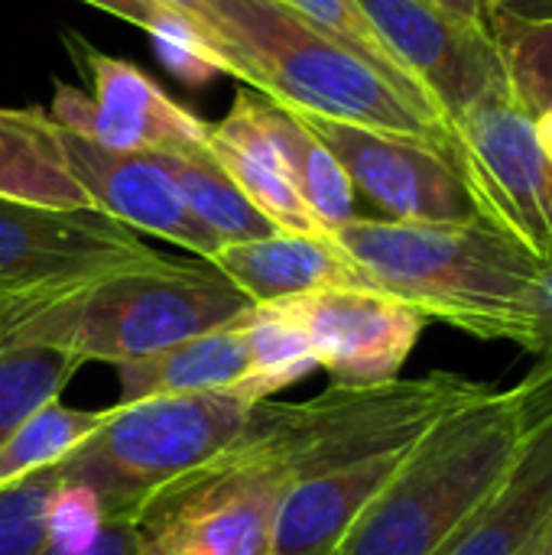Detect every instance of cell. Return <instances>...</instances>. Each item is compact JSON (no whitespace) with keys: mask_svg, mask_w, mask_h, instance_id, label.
Listing matches in <instances>:
<instances>
[{"mask_svg":"<svg viewBox=\"0 0 552 555\" xmlns=\"http://www.w3.org/2000/svg\"><path fill=\"white\" fill-rule=\"evenodd\" d=\"M104 420V410H68L49 400L29 413L0 446V488L20 485L75 452Z\"/></svg>","mask_w":552,"mask_h":555,"instance_id":"23","label":"cell"},{"mask_svg":"<svg viewBox=\"0 0 552 555\" xmlns=\"http://www.w3.org/2000/svg\"><path fill=\"white\" fill-rule=\"evenodd\" d=\"M104 527L107 524L101 517V507L88 488L55 485V494H52L49 514H46V546H52L59 553L88 550Z\"/></svg>","mask_w":552,"mask_h":555,"instance_id":"29","label":"cell"},{"mask_svg":"<svg viewBox=\"0 0 552 555\" xmlns=\"http://www.w3.org/2000/svg\"><path fill=\"white\" fill-rule=\"evenodd\" d=\"M153 159L169 172L179 195L192 208V215L221 241V244H244L257 237H270L280 228L264 218L247 195L234 185V179L221 169L211 156L208 143L198 146H176L156 150Z\"/></svg>","mask_w":552,"mask_h":555,"instance_id":"22","label":"cell"},{"mask_svg":"<svg viewBox=\"0 0 552 555\" xmlns=\"http://www.w3.org/2000/svg\"><path fill=\"white\" fill-rule=\"evenodd\" d=\"M0 198L46 208H91L62 159L52 117L39 107L0 111Z\"/></svg>","mask_w":552,"mask_h":555,"instance_id":"20","label":"cell"},{"mask_svg":"<svg viewBox=\"0 0 552 555\" xmlns=\"http://www.w3.org/2000/svg\"><path fill=\"white\" fill-rule=\"evenodd\" d=\"M78 65H85L94 94L55 81L52 120L127 153H156L208 143L211 124L176 104L150 75L124 59H111L78 36H65Z\"/></svg>","mask_w":552,"mask_h":555,"instance_id":"12","label":"cell"},{"mask_svg":"<svg viewBox=\"0 0 552 555\" xmlns=\"http://www.w3.org/2000/svg\"><path fill=\"white\" fill-rule=\"evenodd\" d=\"M254 302L208 260H156L85 283L29 309L7 341L124 364L238 322Z\"/></svg>","mask_w":552,"mask_h":555,"instance_id":"3","label":"cell"},{"mask_svg":"<svg viewBox=\"0 0 552 555\" xmlns=\"http://www.w3.org/2000/svg\"><path fill=\"white\" fill-rule=\"evenodd\" d=\"M257 117H260L267 137L273 140V146L280 150L299 198L306 202L312 218L322 224V231L335 234L338 228L361 218L358 192H355L348 172L332 156V150L290 107H283L270 98L267 101L257 98Z\"/></svg>","mask_w":552,"mask_h":555,"instance_id":"21","label":"cell"},{"mask_svg":"<svg viewBox=\"0 0 552 555\" xmlns=\"http://www.w3.org/2000/svg\"><path fill=\"white\" fill-rule=\"evenodd\" d=\"M205 7L254 72L257 91L270 101L329 120L416 137L449 153V127L442 120L410 104L290 0H205Z\"/></svg>","mask_w":552,"mask_h":555,"instance_id":"4","label":"cell"},{"mask_svg":"<svg viewBox=\"0 0 552 555\" xmlns=\"http://www.w3.org/2000/svg\"><path fill=\"white\" fill-rule=\"evenodd\" d=\"M521 555H537V550H534V546H527V550H524Z\"/></svg>","mask_w":552,"mask_h":555,"instance_id":"39","label":"cell"},{"mask_svg":"<svg viewBox=\"0 0 552 555\" xmlns=\"http://www.w3.org/2000/svg\"><path fill=\"white\" fill-rule=\"evenodd\" d=\"M273 309L309 338L316 364L338 387L397 380L429 322L377 286H329L273 302Z\"/></svg>","mask_w":552,"mask_h":555,"instance_id":"11","label":"cell"},{"mask_svg":"<svg viewBox=\"0 0 552 555\" xmlns=\"http://www.w3.org/2000/svg\"><path fill=\"white\" fill-rule=\"evenodd\" d=\"M254 306H273L329 286H374L332 234H290L224 244L211 260Z\"/></svg>","mask_w":552,"mask_h":555,"instance_id":"16","label":"cell"},{"mask_svg":"<svg viewBox=\"0 0 552 555\" xmlns=\"http://www.w3.org/2000/svg\"><path fill=\"white\" fill-rule=\"evenodd\" d=\"M410 449L293 481L277 511L273 555H335Z\"/></svg>","mask_w":552,"mask_h":555,"instance_id":"15","label":"cell"},{"mask_svg":"<svg viewBox=\"0 0 552 555\" xmlns=\"http://www.w3.org/2000/svg\"><path fill=\"white\" fill-rule=\"evenodd\" d=\"M55 494L49 475H33L0 488V555H39L46 550V514Z\"/></svg>","mask_w":552,"mask_h":555,"instance_id":"28","label":"cell"},{"mask_svg":"<svg viewBox=\"0 0 552 555\" xmlns=\"http://www.w3.org/2000/svg\"><path fill=\"white\" fill-rule=\"evenodd\" d=\"M514 101L537 120L552 111V20L495 13L488 23Z\"/></svg>","mask_w":552,"mask_h":555,"instance_id":"27","label":"cell"},{"mask_svg":"<svg viewBox=\"0 0 552 555\" xmlns=\"http://www.w3.org/2000/svg\"><path fill=\"white\" fill-rule=\"evenodd\" d=\"M390 52L436 98L446 124L478 98L508 88L488 26L465 23L433 0H358Z\"/></svg>","mask_w":552,"mask_h":555,"instance_id":"13","label":"cell"},{"mask_svg":"<svg viewBox=\"0 0 552 555\" xmlns=\"http://www.w3.org/2000/svg\"><path fill=\"white\" fill-rule=\"evenodd\" d=\"M534 423L517 390H488L413 442L335 555H436L485 504Z\"/></svg>","mask_w":552,"mask_h":555,"instance_id":"2","label":"cell"},{"mask_svg":"<svg viewBox=\"0 0 552 555\" xmlns=\"http://www.w3.org/2000/svg\"><path fill=\"white\" fill-rule=\"evenodd\" d=\"M368 280L482 341L534 351L543 263L485 221L413 224L355 218L332 234Z\"/></svg>","mask_w":552,"mask_h":555,"instance_id":"1","label":"cell"},{"mask_svg":"<svg viewBox=\"0 0 552 555\" xmlns=\"http://www.w3.org/2000/svg\"><path fill=\"white\" fill-rule=\"evenodd\" d=\"M537 140H540V146L547 150V156L552 159V111L537 117Z\"/></svg>","mask_w":552,"mask_h":555,"instance_id":"37","label":"cell"},{"mask_svg":"<svg viewBox=\"0 0 552 555\" xmlns=\"http://www.w3.org/2000/svg\"><path fill=\"white\" fill-rule=\"evenodd\" d=\"M342 163L355 192L374 202L387 221L452 224L478 221L475 205L446 150L400 133H384L345 120L290 107Z\"/></svg>","mask_w":552,"mask_h":555,"instance_id":"10","label":"cell"},{"mask_svg":"<svg viewBox=\"0 0 552 555\" xmlns=\"http://www.w3.org/2000/svg\"><path fill=\"white\" fill-rule=\"evenodd\" d=\"M55 140L72 179L81 185L91 208L111 215L130 231L156 234L169 244H179L198 260H211L224 247L192 215L176 182L153 159V153L111 150L62 124H55Z\"/></svg>","mask_w":552,"mask_h":555,"instance_id":"14","label":"cell"},{"mask_svg":"<svg viewBox=\"0 0 552 555\" xmlns=\"http://www.w3.org/2000/svg\"><path fill=\"white\" fill-rule=\"evenodd\" d=\"M241 319L224 328L153 351L146 358L117 364L120 403L215 390H231L244 397V384L251 377V348Z\"/></svg>","mask_w":552,"mask_h":555,"instance_id":"19","label":"cell"},{"mask_svg":"<svg viewBox=\"0 0 552 555\" xmlns=\"http://www.w3.org/2000/svg\"><path fill=\"white\" fill-rule=\"evenodd\" d=\"M433 3H439L452 16H459L465 23H475V26H488L495 10H498V0H433Z\"/></svg>","mask_w":552,"mask_h":555,"instance_id":"34","label":"cell"},{"mask_svg":"<svg viewBox=\"0 0 552 555\" xmlns=\"http://www.w3.org/2000/svg\"><path fill=\"white\" fill-rule=\"evenodd\" d=\"M241 325L251 348V377L244 384L247 400H273L280 390L306 380L319 367L309 338L273 306H251Z\"/></svg>","mask_w":552,"mask_h":555,"instance_id":"25","label":"cell"},{"mask_svg":"<svg viewBox=\"0 0 552 555\" xmlns=\"http://www.w3.org/2000/svg\"><path fill=\"white\" fill-rule=\"evenodd\" d=\"M29 309H36V302H26V299H16V296H10V293H0V348L7 345L10 332L16 328V322H20Z\"/></svg>","mask_w":552,"mask_h":555,"instance_id":"35","label":"cell"},{"mask_svg":"<svg viewBox=\"0 0 552 555\" xmlns=\"http://www.w3.org/2000/svg\"><path fill=\"white\" fill-rule=\"evenodd\" d=\"M449 156L478 221L552 267V159L537 120L498 88L449 124Z\"/></svg>","mask_w":552,"mask_h":555,"instance_id":"8","label":"cell"},{"mask_svg":"<svg viewBox=\"0 0 552 555\" xmlns=\"http://www.w3.org/2000/svg\"><path fill=\"white\" fill-rule=\"evenodd\" d=\"M286 488V472L244 426L218 459L159 494L137 527L153 555H273Z\"/></svg>","mask_w":552,"mask_h":555,"instance_id":"7","label":"cell"},{"mask_svg":"<svg viewBox=\"0 0 552 555\" xmlns=\"http://www.w3.org/2000/svg\"><path fill=\"white\" fill-rule=\"evenodd\" d=\"M208 150L247 202L290 234H329L299 198L286 163L257 117V98L238 91L228 117L208 130Z\"/></svg>","mask_w":552,"mask_h":555,"instance_id":"18","label":"cell"},{"mask_svg":"<svg viewBox=\"0 0 552 555\" xmlns=\"http://www.w3.org/2000/svg\"><path fill=\"white\" fill-rule=\"evenodd\" d=\"M537 361L552 358V267L543 270L540 286H537V338H534V351Z\"/></svg>","mask_w":552,"mask_h":555,"instance_id":"33","label":"cell"},{"mask_svg":"<svg viewBox=\"0 0 552 555\" xmlns=\"http://www.w3.org/2000/svg\"><path fill=\"white\" fill-rule=\"evenodd\" d=\"M530 546L537 550V555H552V517L547 520V527L540 530V537H537Z\"/></svg>","mask_w":552,"mask_h":555,"instance_id":"38","label":"cell"},{"mask_svg":"<svg viewBox=\"0 0 552 555\" xmlns=\"http://www.w3.org/2000/svg\"><path fill=\"white\" fill-rule=\"evenodd\" d=\"M552 517V416L514 455L485 504L436 555H521Z\"/></svg>","mask_w":552,"mask_h":555,"instance_id":"17","label":"cell"},{"mask_svg":"<svg viewBox=\"0 0 552 555\" xmlns=\"http://www.w3.org/2000/svg\"><path fill=\"white\" fill-rule=\"evenodd\" d=\"M495 13H511L521 20H552V0H498Z\"/></svg>","mask_w":552,"mask_h":555,"instance_id":"36","label":"cell"},{"mask_svg":"<svg viewBox=\"0 0 552 555\" xmlns=\"http://www.w3.org/2000/svg\"><path fill=\"white\" fill-rule=\"evenodd\" d=\"M251 410L254 400L231 390L117 403L75 452L42 475L88 488L104 524L137 527L159 494L241 436Z\"/></svg>","mask_w":552,"mask_h":555,"instance_id":"5","label":"cell"},{"mask_svg":"<svg viewBox=\"0 0 552 555\" xmlns=\"http://www.w3.org/2000/svg\"><path fill=\"white\" fill-rule=\"evenodd\" d=\"M488 384L433 371L413 380L374 387H338L306 403L260 400L251 410L247 433L286 472L290 485L332 468H345L384 452L410 449L442 416L485 397Z\"/></svg>","mask_w":552,"mask_h":555,"instance_id":"6","label":"cell"},{"mask_svg":"<svg viewBox=\"0 0 552 555\" xmlns=\"http://www.w3.org/2000/svg\"><path fill=\"white\" fill-rule=\"evenodd\" d=\"M39 555H153V553H150L146 537L140 533V527L107 524L88 550H78V553H59V550L46 546Z\"/></svg>","mask_w":552,"mask_h":555,"instance_id":"32","label":"cell"},{"mask_svg":"<svg viewBox=\"0 0 552 555\" xmlns=\"http://www.w3.org/2000/svg\"><path fill=\"white\" fill-rule=\"evenodd\" d=\"M163 260L137 231L98 208H46L0 198V293L59 299L107 273Z\"/></svg>","mask_w":552,"mask_h":555,"instance_id":"9","label":"cell"},{"mask_svg":"<svg viewBox=\"0 0 552 555\" xmlns=\"http://www.w3.org/2000/svg\"><path fill=\"white\" fill-rule=\"evenodd\" d=\"M163 3H169L172 10H179V13H185L202 33H205V39L211 42V49L231 65V78H241V81H247V85H254L257 88V78H254V72L247 68V62L238 55V49L224 39V33H221V26H218V20H215V13L205 7V0H163Z\"/></svg>","mask_w":552,"mask_h":555,"instance_id":"31","label":"cell"},{"mask_svg":"<svg viewBox=\"0 0 552 555\" xmlns=\"http://www.w3.org/2000/svg\"><path fill=\"white\" fill-rule=\"evenodd\" d=\"M81 364L65 348L7 341L0 348V446L29 413L59 400Z\"/></svg>","mask_w":552,"mask_h":555,"instance_id":"24","label":"cell"},{"mask_svg":"<svg viewBox=\"0 0 552 555\" xmlns=\"http://www.w3.org/2000/svg\"><path fill=\"white\" fill-rule=\"evenodd\" d=\"M85 3H91V7H98V10H107V13H114V16H120V20L140 26V29H146L153 39H185V36H198V39L211 49V42L205 39V33H202L185 13L172 10V7L163 3V0H85ZM211 52H215V49H211ZM215 55H218V52H215ZM224 65H228V62H224ZM228 72H231V65H228Z\"/></svg>","mask_w":552,"mask_h":555,"instance_id":"30","label":"cell"},{"mask_svg":"<svg viewBox=\"0 0 552 555\" xmlns=\"http://www.w3.org/2000/svg\"><path fill=\"white\" fill-rule=\"evenodd\" d=\"M293 7H299L312 23H319L335 42H342L345 49H351L358 59H364L384 81H390L410 104H416L423 114L436 117L446 124L436 98L420 85V78L390 52V46L381 39V33L374 29V23L368 20V13L361 10L358 0H290ZM449 127V124H446Z\"/></svg>","mask_w":552,"mask_h":555,"instance_id":"26","label":"cell"}]
</instances>
